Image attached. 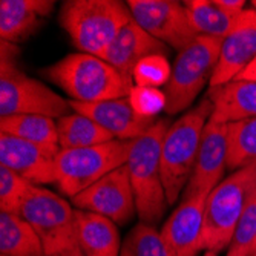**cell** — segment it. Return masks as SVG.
Returning a JSON list of instances; mask_svg holds the SVG:
<instances>
[{"mask_svg": "<svg viewBox=\"0 0 256 256\" xmlns=\"http://www.w3.org/2000/svg\"><path fill=\"white\" fill-rule=\"evenodd\" d=\"M62 88L72 102L100 103L124 98L132 90L134 80L122 74L102 57L90 54H69L42 72Z\"/></svg>", "mask_w": 256, "mask_h": 256, "instance_id": "6da1fadb", "label": "cell"}, {"mask_svg": "<svg viewBox=\"0 0 256 256\" xmlns=\"http://www.w3.org/2000/svg\"><path fill=\"white\" fill-rule=\"evenodd\" d=\"M132 20L128 4L118 0H66L58 22L83 54L103 57L112 40Z\"/></svg>", "mask_w": 256, "mask_h": 256, "instance_id": "7a4b0ae2", "label": "cell"}, {"mask_svg": "<svg viewBox=\"0 0 256 256\" xmlns=\"http://www.w3.org/2000/svg\"><path fill=\"white\" fill-rule=\"evenodd\" d=\"M214 112L207 97L172 123L161 144V172L168 204L178 201L188 186L200 152L202 134Z\"/></svg>", "mask_w": 256, "mask_h": 256, "instance_id": "3957f363", "label": "cell"}, {"mask_svg": "<svg viewBox=\"0 0 256 256\" xmlns=\"http://www.w3.org/2000/svg\"><path fill=\"white\" fill-rule=\"evenodd\" d=\"M168 118L158 120L146 134L132 142L126 166L136 201V214L144 224L155 226L166 212L168 198L161 172V144Z\"/></svg>", "mask_w": 256, "mask_h": 256, "instance_id": "277c9868", "label": "cell"}, {"mask_svg": "<svg viewBox=\"0 0 256 256\" xmlns=\"http://www.w3.org/2000/svg\"><path fill=\"white\" fill-rule=\"evenodd\" d=\"M256 195V161L224 178L208 194L204 212V252L220 253L230 246L238 221Z\"/></svg>", "mask_w": 256, "mask_h": 256, "instance_id": "5b68a950", "label": "cell"}, {"mask_svg": "<svg viewBox=\"0 0 256 256\" xmlns=\"http://www.w3.org/2000/svg\"><path fill=\"white\" fill-rule=\"evenodd\" d=\"M12 43L2 42V76H0V115H43L60 120L71 114V103L40 80L22 72L14 63L17 51Z\"/></svg>", "mask_w": 256, "mask_h": 256, "instance_id": "8992f818", "label": "cell"}, {"mask_svg": "<svg viewBox=\"0 0 256 256\" xmlns=\"http://www.w3.org/2000/svg\"><path fill=\"white\" fill-rule=\"evenodd\" d=\"M42 240L46 256L80 253L76 208L50 189L32 184L18 214Z\"/></svg>", "mask_w": 256, "mask_h": 256, "instance_id": "52a82bcc", "label": "cell"}, {"mask_svg": "<svg viewBox=\"0 0 256 256\" xmlns=\"http://www.w3.org/2000/svg\"><path fill=\"white\" fill-rule=\"evenodd\" d=\"M132 142L112 140L92 148L60 150L54 158L56 184L60 192L74 198L112 170L124 166Z\"/></svg>", "mask_w": 256, "mask_h": 256, "instance_id": "ba28073f", "label": "cell"}, {"mask_svg": "<svg viewBox=\"0 0 256 256\" xmlns=\"http://www.w3.org/2000/svg\"><path fill=\"white\" fill-rule=\"evenodd\" d=\"M221 43L222 40L214 37L198 36L178 52L169 83L164 89L168 98L164 112L168 115H175L188 109L206 83H210L220 60Z\"/></svg>", "mask_w": 256, "mask_h": 256, "instance_id": "9c48e42d", "label": "cell"}, {"mask_svg": "<svg viewBox=\"0 0 256 256\" xmlns=\"http://www.w3.org/2000/svg\"><path fill=\"white\" fill-rule=\"evenodd\" d=\"M136 22L152 37L172 46L178 52L190 44L198 34L192 28L182 2L175 0H129L126 2Z\"/></svg>", "mask_w": 256, "mask_h": 256, "instance_id": "30bf717a", "label": "cell"}, {"mask_svg": "<svg viewBox=\"0 0 256 256\" xmlns=\"http://www.w3.org/2000/svg\"><path fill=\"white\" fill-rule=\"evenodd\" d=\"M78 210L102 215L117 226L128 224L136 214V201L128 166L112 170L72 198Z\"/></svg>", "mask_w": 256, "mask_h": 256, "instance_id": "8fae6325", "label": "cell"}, {"mask_svg": "<svg viewBox=\"0 0 256 256\" xmlns=\"http://www.w3.org/2000/svg\"><path fill=\"white\" fill-rule=\"evenodd\" d=\"M227 169V124L208 120L206 124L200 152L190 180L182 192V198L208 195L224 180Z\"/></svg>", "mask_w": 256, "mask_h": 256, "instance_id": "7c38bea8", "label": "cell"}, {"mask_svg": "<svg viewBox=\"0 0 256 256\" xmlns=\"http://www.w3.org/2000/svg\"><path fill=\"white\" fill-rule=\"evenodd\" d=\"M208 195L181 200L161 227V236L170 256H196L202 247L204 212Z\"/></svg>", "mask_w": 256, "mask_h": 256, "instance_id": "4fadbf2b", "label": "cell"}, {"mask_svg": "<svg viewBox=\"0 0 256 256\" xmlns=\"http://www.w3.org/2000/svg\"><path fill=\"white\" fill-rule=\"evenodd\" d=\"M256 58V11L247 8L236 20L234 30L221 43L220 60L210 88L235 80Z\"/></svg>", "mask_w": 256, "mask_h": 256, "instance_id": "5bb4252c", "label": "cell"}, {"mask_svg": "<svg viewBox=\"0 0 256 256\" xmlns=\"http://www.w3.org/2000/svg\"><path fill=\"white\" fill-rule=\"evenodd\" d=\"M71 103V109L74 112L92 118L115 140H123V142H134L138 136L146 134L158 122V118L138 115L130 106L128 97L100 103Z\"/></svg>", "mask_w": 256, "mask_h": 256, "instance_id": "9a60e30c", "label": "cell"}, {"mask_svg": "<svg viewBox=\"0 0 256 256\" xmlns=\"http://www.w3.org/2000/svg\"><path fill=\"white\" fill-rule=\"evenodd\" d=\"M0 162L36 186L56 184L54 156L25 140L0 134Z\"/></svg>", "mask_w": 256, "mask_h": 256, "instance_id": "2e32d148", "label": "cell"}, {"mask_svg": "<svg viewBox=\"0 0 256 256\" xmlns=\"http://www.w3.org/2000/svg\"><path fill=\"white\" fill-rule=\"evenodd\" d=\"M168 46L144 31L134 18L122 28L103 54V60L128 77H132L134 68L143 58L155 54L166 56Z\"/></svg>", "mask_w": 256, "mask_h": 256, "instance_id": "e0dca14e", "label": "cell"}, {"mask_svg": "<svg viewBox=\"0 0 256 256\" xmlns=\"http://www.w3.org/2000/svg\"><path fill=\"white\" fill-rule=\"evenodd\" d=\"M52 0H2L0 2V37L2 42L26 40L54 10Z\"/></svg>", "mask_w": 256, "mask_h": 256, "instance_id": "ac0fdd59", "label": "cell"}, {"mask_svg": "<svg viewBox=\"0 0 256 256\" xmlns=\"http://www.w3.org/2000/svg\"><path fill=\"white\" fill-rule=\"evenodd\" d=\"M207 98L212 102L210 120L222 124L256 118V83L234 80L208 88Z\"/></svg>", "mask_w": 256, "mask_h": 256, "instance_id": "d6986e66", "label": "cell"}, {"mask_svg": "<svg viewBox=\"0 0 256 256\" xmlns=\"http://www.w3.org/2000/svg\"><path fill=\"white\" fill-rule=\"evenodd\" d=\"M77 238L84 256H120L122 240L114 221L76 208Z\"/></svg>", "mask_w": 256, "mask_h": 256, "instance_id": "ffe728a7", "label": "cell"}, {"mask_svg": "<svg viewBox=\"0 0 256 256\" xmlns=\"http://www.w3.org/2000/svg\"><path fill=\"white\" fill-rule=\"evenodd\" d=\"M0 132L17 136L20 140L43 149L51 156L60 152L57 122L43 115H12L0 118Z\"/></svg>", "mask_w": 256, "mask_h": 256, "instance_id": "44dd1931", "label": "cell"}, {"mask_svg": "<svg viewBox=\"0 0 256 256\" xmlns=\"http://www.w3.org/2000/svg\"><path fill=\"white\" fill-rule=\"evenodd\" d=\"M0 253L5 256H46L42 240L18 214H0Z\"/></svg>", "mask_w": 256, "mask_h": 256, "instance_id": "7402d4cb", "label": "cell"}, {"mask_svg": "<svg viewBox=\"0 0 256 256\" xmlns=\"http://www.w3.org/2000/svg\"><path fill=\"white\" fill-rule=\"evenodd\" d=\"M57 130L60 150L92 148L115 140L98 123L74 110L57 120Z\"/></svg>", "mask_w": 256, "mask_h": 256, "instance_id": "603a6c76", "label": "cell"}, {"mask_svg": "<svg viewBox=\"0 0 256 256\" xmlns=\"http://www.w3.org/2000/svg\"><path fill=\"white\" fill-rule=\"evenodd\" d=\"M182 5L198 36L224 40L238 20V17L222 11L215 0H186Z\"/></svg>", "mask_w": 256, "mask_h": 256, "instance_id": "cb8c5ba5", "label": "cell"}, {"mask_svg": "<svg viewBox=\"0 0 256 256\" xmlns=\"http://www.w3.org/2000/svg\"><path fill=\"white\" fill-rule=\"evenodd\" d=\"M256 161V118L227 124V169L238 170Z\"/></svg>", "mask_w": 256, "mask_h": 256, "instance_id": "d4e9b609", "label": "cell"}, {"mask_svg": "<svg viewBox=\"0 0 256 256\" xmlns=\"http://www.w3.org/2000/svg\"><path fill=\"white\" fill-rule=\"evenodd\" d=\"M120 256H170L155 226L140 222L124 238Z\"/></svg>", "mask_w": 256, "mask_h": 256, "instance_id": "484cf974", "label": "cell"}, {"mask_svg": "<svg viewBox=\"0 0 256 256\" xmlns=\"http://www.w3.org/2000/svg\"><path fill=\"white\" fill-rule=\"evenodd\" d=\"M32 182L0 166V208L6 214H20L22 204L28 196Z\"/></svg>", "mask_w": 256, "mask_h": 256, "instance_id": "4316f807", "label": "cell"}, {"mask_svg": "<svg viewBox=\"0 0 256 256\" xmlns=\"http://www.w3.org/2000/svg\"><path fill=\"white\" fill-rule=\"evenodd\" d=\"M172 74V66L162 54L149 56L140 62L132 71V80L135 86L160 88L168 84Z\"/></svg>", "mask_w": 256, "mask_h": 256, "instance_id": "83f0119b", "label": "cell"}, {"mask_svg": "<svg viewBox=\"0 0 256 256\" xmlns=\"http://www.w3.org/2000/svg\"><path fill=\"white\" fill-rule=\"evenodd\" d=\"M256 236V195L242 212L227 250V256H252Z\"/></svg>", "mask_w": 256, "mask_h": 256, "instance_id": "f1b7e54d", "label": "cell"}, {"mask_svg": "<svg viewBox=\"0 0 256 256\" xmlns=\"http://www.w3.org/2000/svg\"><path fill=\"white\" fill-rule=\"evenodd\" d=\"M129 103L134 110L142 115V117L156 118V115L161 110H166L168 98L164 90L160 88H143V86H134L129 92Z\"/></svg>", "mask_w": 256, "mask_h": 256, "instance_id": "f546056e", "label": "cell"}, {"mask_svg": "<svg viewBox=\"0 0 256 256\" xmlns=\"http://www.w3.org/2000/svg\"><path fill=\"white\" fill-rule=\"evenodd\" d=\"M215 4L230 16L240 17L246 11V2L244 0H215Z\"/></svg>", "mask_w": 256, "mask_h": 256, "instance_id": "4dcf8cb0", "label": "cell"}, {"mask_svg": "<svg viewBox=\"0 0 256 256\" xmlns=\"http://www.w3.org/2000/svg\"><path fill=\"white\" fill-rule=\"evenodd\" d=\"M235 80H244V82H254L256 83V58L244 69V71ZM232 82H234V80H232Z\"/></svg>", "mask_w": 256, "mask_h": 256, "instance_id": "1f68e13d", "label": "cell"}, {"mask_svg": "<svg viewBox=\"0 0 256 256\" xmlns=\"http://www.w3.org/2000/svg\"><path fill=\"white\" fill-rule=\"evenodd\" d=\"M58 256H84V254L80 252V253H68V254H58Z\"/></svg>", "mask_w": 256, "mask_h": 256, "instance_id": "d6a6232c", "label": "cell"}, {"mask_svg": "<svg viewBox=\"0 0 256 256\" xmlns=\"http://www.w3.org/2000/svg\"><path fill=\"white\" fill-rule=\"evenodd\" d=\"M202 256H218V253H215V252H204Z\"/></svg>", "mask_w": 256, "mask_h": 256, "instance_id": "836d02e7", "label": "cell"}, {"mask_svg": "<svg viewBox=\"0 0 256 256\" xmlns=\"http://www.w3.org/2000/svg\"><path fill=\"white\" fill-rule=\"evenodd\" d=\"M252 5H253V6H252V8H253V10H254V11H256V0H253V2H252Z\"/></svg>", "mask_w": 256, "mask_h": 256, "instance_id": "e575fe53", "label": "cell"}, {"mask_svg": "<svg viewBox=\"0 0 256 256\" xmlns=\"http://www.w3.org/2000/svg\"><path fill=\"white\" fill-rule=\"evenodd\" d=\"M256 250V236H254V246H253V252Z\"/></svg>", "mask_w": 256, "mask_h": 256, "instance_id": "d590c367", "label": "cell"}, {"mask_svg": "<svg viewBox=\"0 0 256 256\" xmlns=\"http://www.w3.org/2000/svg\"><path fill=\"white\" fill-rule=\"evenodd\" d=\"M252 256H256V250H254V252L252 253Z\"/></svg>", "mask_w": 256, "mask_h": 256, "instance_id": "8d00e7d4", "label": "cell"}, {"mask_svg": "<svg viewBox=\"0 0 256 256\" xmlns=\"http://www.w3.org/2000/svg\"><path fill=\"white\" fill-rule=\"evenodd\" d=\"M0 256H5V254H0Z\"/></svg>", "mask_w": 256, "mask_h": 256, "instance_id": "74e56055", "label": "cell"}]
</instances>
